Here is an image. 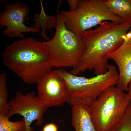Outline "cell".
<instances>
[{"label": "cell", "mask_w": 131, "mask_h": 131, "mask_svg": "<svg viewBox=\"0 0 131 131\" xmlns=\"http://www.w3.org/2000/svg\"><path fill=\"white\" fill-rule=\"evenodd\" d=\"M131 27V21L119 24L104 21L99 27L85 31L82 39L85 49L79 64L84 71L93 70L94 74L106 73L109 65L108 55L123 43Z\"/></svg>", "instance_id": "obj_1"}, {"label": "cell", "mask_w": 131, "mask_h": 131, "mask_svg": "<svg viewBox=\"0 0 131 131\" xmlns=\"http://www.w3.org/2000/svg\"><path fill=\"white\" fill-rule=\"evenodd\" d=\"M2 57L4 65L28 85L37 83L53 68L42 42L31 37L7 46Z\"/></svg>", "instance_id": "obj_2"}, {"label": "cell", "mask_w": 131, "mask_h": 131, "mask_svg": "<svg viewBox=\"0 0 131 131\" xmlns=\"http://www.w3.org/2000/svg\"><path fill=\"white\" fill-rule=\"evenodd\" d=\"M55 31L53 38L42 42L52 67L63 68L77 66L85 49V45L79 35L68 29L64 17L57 16Z\"/></svg>", "instance_id": "obj_3"}, {"label": "cell", "mask_w": 131, "mask_h": 131, "mask_svg": "<svg viewBox=\"0 0 131 131\" xmlns=\"http://www.w3.org/2000/svg\"><path fill=\"white\" fill-rule=\"evenodd\" d=\"M57 70L66 84L69 94L67 102L72 106L89 107L105 90L116 85L119 78L116 67L112 65L105 73L90 78L73 74L63 68Z\"/></svg>", "instance_id": "obj_4"}, {"label": "cell", "mask_w": 131, "mask_h": 131, "mask_svg": "<svg viewBox=\"0 0 131 131\" xmlns=\"http://www.w3.org/2000/svg\"><path fill=\"white\" fill-rule=\"evenodd\" d=\"M131 102V97L117 87L104 90L89 107L96 131H109L121 120Z\"/></svg>", "instance_id": "obj_5"}, {"label": "cell", "mask_w": 131, "mask_h": 131, "mask_svg": "<svg viewBox=\"0 0 131 131\" xmlns=\"http://www.w3.org/2000/svg\"><path fill=\"white\" fill-rule=\"evenodd\" d=\"M106 0H78L74 11L63 10L60 14L64 17L67 27L82 38L85 31L103 21L119 24L124 22L121 17L110 11Z\"/></svg>", "instance_id": "obj_6"}, {"label": "cell", "mask_w": 131, "mask_h": 131, "mask_svg": "<svg viewBox=\"0 0 131 131\" xmlns=\"http://www.w3.org/2000/svg\"><path fill=\"white\" fill-rule=\"evenodd\" d=\"M8 103L10 108L7 116L9 118L16 114L23 116L25 124L22 131H33L31 125L34 121H36L37 126L42 124L43 116L47 107L36 95L34 91L25 94L17 92L15 97Z\"/></svg>", "instance_id": "obj_7"}, {"label": "cell", "mask_w": 131, "mask_h": 131, "mask_svg": "<svg viewBox=\"0 0 131 131\" xmlns=\"http://www.w3.org/2000/svg\"><path fill=\"white\" fill-rule=\"evenodd\" d=\"M37 96L47 108L67 102L69 94L68 87L57 70H51L37 83Z\"/></svg>", "instance_id": "obj_8"}, {"label": "cell", "mask_w": 131, "mask_h": 131, "mask_svg": "<svg viewBox=\"0 0 131 131\" xmlns=\"http://www.w3.org/2000/svg\"><path fill=\"white\" fill-rule=\"evenodd\" d=\"M29 11L28 6L23 3L5 5L0 15V27H6L2 31L3 34L11 38L23 39L25 36L23 33L39 32V29L28 27L25 25Z\"/></svg>", "instance_id": "obj_9"}, {"label": "cell", "mask_w": 131, "mask_h": 131, "mask_svg": "<svg viewBox=\"0 0 131 131\" xmlns=\"http://www.w3.org/2000/svg\"><path fill=\"white\" fill-rule=\"evenodd\" d=\"M109 59L114 61L119 70V78L116 87L127 92L128 83L131 78V27L122 44L108 55Z\"/></svg>", "instance_id": "obj_10"}, {"label": "cell", "mask_w": 131, "mask_h": 131, "mask_svg": "<svg viewBox=\"0 0 131 131\" xmlns=\"http://www.w3.org/2000/svg\"><path fill=\"white\" fill-rule=\"evenodd\" d=\"M71 123L75 131H96L91 118L89 106H72Z\"/></svg>", "instance_id": "obj_11"}, {"label": "cell", "mask_w": 131, "mask_h": 131, "mask_svg": "<svg viewBox=\"0 0 131 131\" xmlns=\"http://www.w3.org/2000/svg\"><path fill=\"white\" fill-rule=\"evenodd\" d=\"M40 1L41 12L40 13H36L34 15L35 23L33 27L37 29L41 28V36L43 39L48 41L49 40V38L46 35L45 31L47 29H49L53 34L51 29L53 27L55 28L56 26L57 17L54 16L46 15L44 10L42 1Z\"/></svg>", "instance_id": "obj_12"}, {"label": "cell", "mask_w": 131, "mask_h": 131, "mask_svg": "<svg viewBox=\"0 0 131 131\" xmlns=\"http://www.w3.org/2000/svg\"><path fill=\"white\" fill-rule=\"evenodd\" d=\"M106 3L110 11L124 22L131 21V0H106Z\"/></svg>", "instance_id": "obj_13"}, {"label": "cell", "mask_w": 131, "mask_h": 131, "mask_svg": "<svg viewBox=\"0 0 131 131\" xmlns=\"http://www.w3.org/2000/svg\"><path fill=\"white\" fill-rule=\"evenodd\" d=\"M6 82V73L3 71L0 74V113L7 116L10 106L7 102L8 91Z\"/></svg>", "instance_id": "obj_14"}, {"label": "cell", "mask_w": 131, "mask_h": 131, "mask_svg": "<svg viewBox=\"0 0 131 131\" xmlns=\"http://www.w3.org/2000/svg\"><path fill=\"white\" fill-rule=\"evenodd\" d=\"M6 115L0 113V131H22L24 126V120L15 122L9 120Z\"/></svg>", "instance_id": "obj_15"}, {"label": "cell", "mask_w": 131, "mask_h": 131, "mask_svg": "<svg viewBox=\"0 0 131 131\" xmlns=\"http://www.w3.org/2000/svg\"><path fill=\"white\" fill-rule=\"evenodd\" d=\"M109 131H131V102L121 120Z\"/></svg>", "instance_id": "obj_16"}, {"label": "cell", "mask_w": 131, "mask_h": 131, "mask_svg": "<svg viewBox=\"0 0 131 131\" xmlns=\"http://www.w3.org/2000/svg\"><path fill=\"white\" fill-rule=\"evenodd\" d=\"M57 126L55 124L50 123L46 125L43 127L42 131H58Z\"/></svg>", "instance_id": "obj_17"}, {"label": "cell", "mask_w": 131, "mask_h": 131, "mask_svg": "<svg viewBox=\"0 0 131 131\" xmlns=\"http://www.w3.org/2000/svg\"><path fill=\"white\" fill-rule=\"evenodd\" d=\"M67 1L70 7V10L69 11H74L76 8L78 0H67Z\"/></svg>", "instance_id": "obj_18"}, {"label": "cell", "mask_w": 131, "mask_h": 131, "mask_svg": "<svg viewBox=\"0 0 131 131\" xmlns=\"http://www.w3.org/2000/svg\"><path fill=\"white\" fill-rule=\"evenodd\" d=\"M127 92L131 97V78L128 83Z\"/></svg>", "instance_id": "obj_19"}]
</instances>
